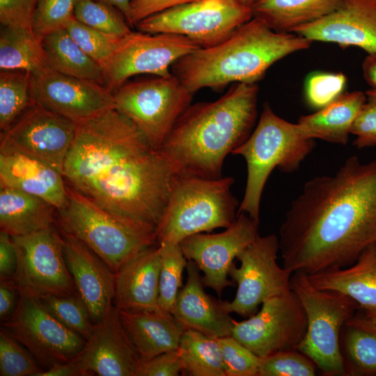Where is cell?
<instances>
[{"label": "cell", "mask_w": 376, "mask_h": 376, "mask_svg": "<svg viewBox=\"0 0 376 376\" xmlns=\"http://www.w3.org/2000/svg\"><path fill=\"white\" fill-rule=\"evenodd\" d=\"M76 0H39L35 8L31 29L42 41L47 35L64 29L75 17Z\"/></svg>", "instance_id": "ab89813d"}, {"label": "cell", "mask_w": 376, "mask_h": 376, "mask_svg": "<svg viewBox=\"0 0 376 376\" xmlns=\"http://www.w3.org/2000/svg\"><path fill=\"white\" fill-rule=\"evenodd\" d=\"M158 245L161 253L158 306L159 310L171 313L182 285V274L188 260L180 244Z\"/></svg>", "instance_id": "e575fe53"}, {"label": "cell", "mask_w": 376, "mask_h": 376, "mask_svg": "<svg viewBox=\"0 0 376 376\" xmlns=\"http://www.w3.org/2000/svg\"><path fill=\"white\" fill-rule=\"evenodd\" d=\"M360 314L370 324L376 327V309L359 308Z\"/></svg>", "instance_id": "f5cc1de1"}, {"label": "cell", "mask_w": 376, "mask_h": 376, "mask_svg": "<svg viewBox=\"0 0 376 376\" xmlns=\"http://www.w3.org/2000/svg\"><path fill=\"white\" fill-rule=\"evenodd\" d=\"M199 48L183 36L131 31L102 67L103 86L113 93L134 75L169 77L175 61Z\"/></svg>", "instance_id": "7c38bea8"}, {"label": "cell", "mask_w": 376, "mask_h": 376, "mask_svg": "<svg viewBox=\"0 0 376 376\" xmlns=\"http://www.w3.org/2000/svg\"><path fill=\"white\" fill-rule=\"evenodd\" d=\"M312 42H331L343 48L356 47L376 52V0H343L330 15L295 29Z\"/></svg>", "instance_id": "ffe728a7"}, {"label": "cell", "mask_w": 376, "mask_h": 376, "mask_svg": "<svg viewBox=\"0 0 376 376\" xmlns=\"http://www.w3.org/2000/svg\"><path fill=\"white\" fill-rule=\"evenodd\" d=\"M46 309L65 327L88 340L96 324L77 293L68 295H47L40 299Z\"/></svg>", "instance_id": "d590c367"}, {"label": "cell", "mask_w": 376, "mask_h": 376, "mask_svg": "<svg viewBox=\"0 0 376 376\" xmlns=\"http://www.w3.org/2000/svg\"><path fill=\"white\" fill-rule=\"evenodd\" d=\"M0 187L40 198L57 210L66 203L68 187L59 171L38 159L19 153H0Z\"/></svg>", "instance_id": "603a6c76"}, {"label": "cell", "mask_w": 376, "mask_h": 376, "mask_svg": "<svg viewBox=\"0 0 376 376\" xmlns=\"http://www.w3.org/2000/svg\"><path fill=\"white\" fill-rule=\"evenodd\" d=\"M74 15L79 22L112 36L123 37L132 31L112 6L100 1L76 0Z\"/></svg>", "instance_id": "8d00e7d4"}, {"label": "cell", "mask_w": 376, "mask_h": 376, "mask_svg": "<svg viewBox=\"0 0 376 376\" xmlns=\"http://www.w3.org/2000/svg\"><path fill=\"white\" fill-rule=\"evenodd\" d=\"M362 74L370 88L376 89V52L367 54L362 65Z\"/></svg>", "instance_id": "f907efd6"}, {"label": "cell", "mask_w": 376, "mask_h": 376, "mask_svg": "<svg viewBox=\"0 0 376 376\" xmlns=\"http://www.w3.org/2000/svg\"><path fill=\"white\" fill-rule=\"evenodd\" d=\"M123 325L141 361L178 348L184 328L162 310H119Z\"/></svg>", "instance_id": "d4e9b609"}, {"label": "cell", "mask_w": 376, "mask_h": 376, "mask_svg": "<svg viewBox=\"0 0 376 376\" xmlns=\"http://www.w3.org/2000/svg\"><path fill=\"white\" fill-rule=\"evenodd\" d=\"M112 6L116 7L123 15L125 20L130 25V2L131 0H100Z\"/></svg>", "instance_id": "816d5d0a"}, {"label": "cell", "mask_w": 376, "mask_h": 376, "mask_svg": "<svg viewBox=\"0 0 376 376\" xmlns=\"http://www.w3.org/2000/svg\"><path fill=\"white\" fill-rule=\"evenodd\" d=\"M160 248L143 251L116 274L113 306L123 311L157 310Z\"/></svg>", "instance_id": "cb8c5ba5"}, {"label": "cell", "mask_w": 376, "mask_h": 376, "mask_svg": "<svg viewBox=\"0 0 376 376\" xmlns=\"http://www.w3.org/2000/svg\"><path fill=\"white\" fill-rule=\"evenodd\" d=\"M115 109L159 149L194 93L173 75L126 82L113 93Z\"/></svg>", "instance_id": "9c48e42d"}, {"label": "cell", "mask_w": 376, "mask_h": 376, "mask_svg": "<svg viewBox=\"0 0 376 376\" xmlns=\"http://www.w3.org/2000/svg\"><path fill=\"white\" fill-rule=\"evenodd\" d=\"M365 93L366 102L351 129V134L356 137L353 145L357 149L376 146V89Z\"/></svg>", "instance_id": "ee69618b"}, {"label": "cell", "mask_w": 376, "mask_h": 376, "mask_svg": "<svg viewBox=\"0 0 376 376\" xmlns=\"http://www.w3.org/2000/svg\"><path fill=\"white\" fill-rule=\"evenodd\" d=\"M183 373L178 348L141 361L136 376H178Z\"/></svg>", "instance_id": "f6af8a7d"}, {"label": "cell", "mask_w": 376, "mask_h": 376, "mask_svg": "<svg viewBox=\"0 0 376 376\" xmlns=\"http://www.w3.org/2000/svg\"><path fill=\"white\" fill-rule=\"evenodd\" d=\"M314 146V139L306 137L297 123L279 116L265 104L254 130L232 152L242 156L247 166L244 194L237 214L245 213L260 222L262 194L272 171L275 168L284 173L295 171Z\"/></svg>", "instance_id": "5b68a950"}, {"label": "cell", "mask_w": 376, "mask_h": 376, "mask_svg": "<svg viewBox=\"0 0 376 376\" xmlns=\"http://www.w3.org/2000/svg\"><path fill=\"white\" fill-rule=\"evenodd\" d=\"M279 240L274 234L258 236L237 257L240 266L233 263L229 276L237 284L232 301H220L227 313L250 317L266 299L292 290V273L277 262Z\"/></svg>", "instance_id": "8fae6325"}, {"label": "cell", "mask_w": 376, "mask_h": 376, "mask_svg": "<svg viewBox=\"0 0 376 376\" xmlns=\"http://www.w3.org/2000/svg\"><path fill=\"white\" fill-rule=\"evenodd\" d=\"M45 370L31 353L1 328L0 331V375L41 376Z\"/></svg>", "instance_id": "f35d334b"}, {"label": "cell", "mask_w": 376, "mask_h": 376, "mask_svg": "<svg viewBox=\"0 0 376 376\" xmlns=\"http://www.w3.org/2000/svg\"><path fill=\"white\" fill-rule=\"evenodd\" d=\"M32 97L34 104L77 123L115 108L113 93L103 85L50 67L32 75Z\"/></svg>", "instance_id": "ac0fdd59"}, {"label": "cell", "mask_w": 376, "mask_h": 376, "mask_svg": "<svg viewBox=\"0 0 376 376\" xmlns=\"http://www.w3.org/2000/svg\"><path fill=\"white\" fill-rule=\"evenodd\" d=\"M183 373L191 376H226L217 338L185 329L178 347Z\"/></svg>", "instance_id": "d6a6232c"}, {"label": "cell", "mask_w": 376, "mask_h": 376, "mask_svg": "<svg viewBox=\"0 0 376 376\" xmlns=\"http://www.w3.org/2000/svg\"><path fill=\"white\" fill-rule=\"evenodd\" d=\"M187 281L179 292L171 314L184 329H193L213 338L231 336L233 320L203 289L197 265L188 260Z\"/></svg>", "instance_id": "7402d4cb"}, {"label": "cell", "mask_w": 376, "mask_h": 376, "mask_svg": "<svg viewBox=\"0 0 376 376\" xmlns=\"http://www.w3.org/2000/svg\"><path fill=\"white\" fill-rule=\"evenodd\" d=\"M39 0H0L3 26L31 28L33 14Z\"/></svg>", "instance_id": "bcb514c9"}, {"label": "cell", "mask_w": 376, "mask_h": 376, "mask_svg": "<svg viewBox=\"0 0 376 376\" xmlns=\"http://www.w3.org/2000/svg\"><path fill=\"white\" fill-rule=\"evenodd\" d=\"M63 175L104 210L156 228L176 177L159 150L115 108L78 122Z\"/></svg>", "instance_id": "6da1fadb"}, {"label": "cell", "mask_w": 376, "mask_h": 376, "mask_svg": "<svg viewBox=\"0 0 376 376\" xmlns=\"http://www.w3.org/2000/svg\"><path fill=\"white\" fill-rule=\"evenodd\" d=\"M68 187L57 210L62 230L74 236L114 272L157 243V228L116 216Z\"/></svg>", "instance_id": "8992f818"}, {"label": "cell", "mask_w": 376, "mask_h": 376, "mask_svg": "<svg viewBox=\"0 0 376 376\" xmlns=\"http://www.w3.org/2000/svg\"><path fill=\"white\" fill-rule=\"evenodd\" d=\"M340 347L346 375L376 374V327L360 313L343 327Z\"/></svg>", "instance_id": "1f68e13d"}, {"label": "cell", "mask_w": 376, "mask_h": 376, "mask_svg": "<svg viewBox=\"0 0 376 376\" xmlns=\"http://www.w3.org/2000/svg\"><path fill=\"white\" fill-rule=\"evenodd\" d=\"M233 182V177L176 176L157 228V244H177L191 235L230 226L240 205L230 190Z\"/></svg>", "instance_id": "52a82bcc"}, {"label": "cell", "mask_w": 376, "mask_h": 376, "mask_svg": "<svg viewBox=\"0 0 376 376\" xmlns=\"http://www.w3.org/2000/svg\"><path fill=\"white\" fill-rule=\"evenodd\" d=\"M283 267L308 275L354 264L376 244V159L353 155L306 182L279 230Z\"/></svg>", "instance_id": "7a4b0ae2"}, {"label": "cell", "mask_w": 376, "mask_h": 376, "mask_svg": "<svg viewBox=\"0 0 376 376\" xmlns=\"http://www.w3.org/2000/svg\"><path fill=\"white\" fill-rule=\"evenodd\" d=\"M1 328L23 345L45 370L72 359L86 342L54 318L40 299L22 294Z\"/></svg>", "instance_id": "5bb4252c"}, {"label": "cell", "mask_w": 376, "mask_h": 376, "mask_svg": "<svg viewBox=\"0 0 376 376\" xmlns=\"http://www.w3.org/2000/svg\"><path fill=\"white\" fill-rule=\"evenodd\" d=\"M252 17L251 6L236 0H197L152 15L135 26L141 32L178 34L209 47Z\"/></svg>", "instance_id": "30bf717a"}, {"label": "cell", "mask_w": 376, "mask_h": 376, "mask_svg": "<svg viewBox=\"0 0 376 376\" xmlns=\"http://www.w3.org/2000/svg\"><path fill=\"white\" fill-rule=\"evenodd\" d=\"M19 292L12 279L0 280V319L7 320L15 311Z\"/></svg>", "instance_id": "681fc988"}, {"label": "cell", "mask_w": 376, "mask_h": 376, "mask_svg": "<svg viewBox=\"0 0 376 376\" xmlns=\"http://www.w3.org/2000/svg\"><path fill=\"white\" fill-rule=\"evenodd\" d=\"M343 0H257L251 6L253 17L280 32L316 22L334 12Z\"/></svg>", "instance_id": "f1b7e54d"}, {"label": "cell", "mask_w": 376, "mask_h": 376, "mask_svg": "<svg viewBox=\"0 0 376 376\" xmlns=\"http://www.w3.org/2000/svg\"><path fill=\"white\" fill-rule=\"evenodd\" d=\"M49 68L42 41L31 28L3 26L0 34L1 70L36 74Z\"/></svg>", "instance_id": "4dcf8cb0"}, {"label": "cell", "mask_w": 376, "mask_h": 376, "mask_svg": "<svg viewBox=\"0 0 376 376\" xmlns=\"http://www.w3.org/2000/svg\"><path fill=\"white\" fill-rule=\"evenodd\" d=\"M243 4L251 6L257 0H236Z\"/></svg>", "instance_id": "db71d44e"}, {"label": "cell", "mask_w": 376, "mask_h": 376, "mask_svg": "<svg viewBox=\"0 0 376 376\" xmlns=\"http://www.w3.org/2000/svg\"><path fill=\"white\" fill-rule=\"evenodd\" d=\"M226 376H258L263 359L232 336L217 338Z\"/></svg>", "instance_id": "7bdbcfd3"}, {"label": "cell", "mask_w": 376, "mask_h": 376, "mask_svg": "<svg viewBox=\"0 0 376 376\" xmlns=\"http://www.w3.org/2000/svg\"><path fill=\"white\" fill-rule=\"evenodd\" d=\"M317 366L297 350H287L263 358L258 376H313Z\"/></svg>", "instance_id": "60d3db41"}, {"label": "cell", "mask_w": 376, "mask_h": 376, "mask_svg": "<svg viewBox=\"0 0 376 376\" xmlns=\"http://www.w3.org/2000/svg\"><path fill=\"white\" fill-rule=\"evenodd\" d=\"M64 29L81 49L102 68L124 37L100 31L79 22L75 17L70 19Z\"/></svg>", "instance_id": "74e56055"}, {"label": "cell", "mask_w": 376, "mask_h": 376, "mask_svg": "<svg viewBox=\"0 0 376 376\" xmlns=\"http://www.w3.org/2000/svg\"><path fill=\"white\" fill-rule=\"evenodd\" d=\"M78 123L33 104L1 132L0 153H19L42 161L63 174Z\"/></svg>", "instance_id": "2e32d148"}, {"label": "cell", "mask_w": 376, "mask_h": 376, "mask_svg": "<svg viewBox=\"0 0 376 376\" xmlns=\"http://www.w3.org/2000/svg\"><path fill=\"white\" fill-rule=\"evenodd\" d=\"M57 209L20 190L0 187V228L10 236L29 235L53 226Z\"/></svg>", "instance_id": "83f0119b"}, {"label": "cell", "mask_w": 376, "mask_h": 376, "mask_svg": "<svg viewBox=\"0 0 376 376\" xmlns=\"http://www.w3.org/2000/svg\"><path fill=\"white\" fill-rule=\"evenodd\" d=\"M308 276L319 289L343 293L354 300L359 308L376 309V244L367 247L349 267Z\"/></svg>", "instance_id": "484cf974"}, {"label": "cell", "mask_w": 376, "mask_h": 376, "mask_svg": "<svg viewBox=\"0 0 376 376\" xmlns=\"http://www.w3.org/2000/svg\"><path fill=\"white\" fill-rule=\"evenodd\" d=\"M17 267V254L12 237L0 232V280L12 279Z\"/></svg>", "instance_id": "c3c4849f"}, {"label": "cell", "mask_w": 376, "mask_h": 376, "mask_svg": "<svg viewBox=\"0 0 376 376\" xmlns=\"http://www.w3.org/2000/svg\"><path fill=\"white\" fill-rule=\"evenodd\" d=\"M290 283L307 318L306 332L297 350L311 359L323 375H346L340 333L359 308L358 304L340 292L316 288L304 272L292 273Z\"/></svg>", "instance_id": "ba28073f"}, {"label": "cell", "mask_w": 376, "mask_h": 376, "mask_svg": "<svg viewBox=\"0 0 376 376\" xmlns=\"http://www.w3.org/2000/svg\"><path fill=\"white\" fill-rule=\"evenodd\" d=\"M75 376H136L141 357L114 306L70 361Z\"/></svg>", "instance_id": "d6986e66"}, {"label": "cell", "mask_w": 376, "mask_h": 376, "mask_svg": "<svg viewBox=\"0 0 376 376\" xmlns=\"http://www.w3.org/2000/svg\"><path fill=\"white\" fill-rule=\"evenodd\" d=\"M347 77L342 72H315L305 81L304 94L306 103L320 109L345 92Z\"/></svg>", "instance_id": "b9f144b4"}, {"label": "cell", "mask_w": 376, "mask_h": 376, "mask_svg": "<svg viewBox=\"0 0 376 376\" xmlns=\"http://www.w3.org/2000/svg\"><path fill=\"white\" fill-rule=\"evenodd\" d=\"M366 100V93L361 91H345L316 112L301 116L297 124L308 139L346 145Z\"/></svg>", "instance_id": "4316f807"}, {"label": "cell", "mask_w": 376, "mask_h": 376, "mask_svg": "<svg viewBox=\"0 0 376 376\" xmlns=\"http://www.w3.org/2000/svg\"><path fill=\"white\" fill-rule=\"evenodd\" d=\"M197 0H131L130 25L166 10Z\"/></svg>", "instance_id": "7dc6e473"}, {"label": "cell", "mask_w": 376, "mask_h": 376, "mask_svg": "<svg viewBox=\"0 0 376 376\" xmlns=\"http://www.w3.org/2000/svg\"><path fill=\"white\" fill-rule=\"evenodd\" d=\"M258 86L235 83L213 102L190 104L158 149L175 176L222 177L226 157L249 136Z\"/></svg>", "instance_id": "3957f363"}, {"label": "cell", "mask_w": 376, "mask_h": 376, "mask_svg": "<svg viewBox=\"0 0 376 376\" xmlns=\"http://www.w3.org/2000/svg\"><path fill=\"white\" fill-rule=\"evenodd\" d=\"M33 104L32 75L21 70H1V132L9 129Z\"/></svg>", "instance_id": "836d02e7"}, {"label": "cell", "mask_w": 376, "mask_h": 376, "mask_svg": "<svg viewBox=\"0 0 376 376\" xmlns=\"http://www.w3.org/2000/svg\"><path fill=\"white\" fill-rule=\"evenodd\" d=\"M42 44L52 69L103 85L101 65L81 49L65 29L46 36L42 40Z\"/></svg>", "instance_id": "f546056e"}, {"label": "cell", "mask_w": 376, "mask_h": 376, "mask_svg": "<svg viewBox=\"0 0 376 376\" xmlns=\"http://www.w3.org/2000/svg\"><path fill=\"white\" fill-rule=\"evenodd\" d=\"M63 250L77 294L97 324L113 306L116 274L86 245L62 230Z\"/></svg>", "instance_id": "44dd1931"}, {"label": "cell", "mask_w": 376, "mask_h": 376, "mask_svg": "<svg viewBox=\"0 0 376 376\" xmlns=\"http://www.w3.org/2000/svg\"><path fill=\"white\" fill-rule=\"evenodd\" d=\"M311 43L295 33L275 31L253 17L224 41L178 59L171 72L192 93L230 83L256 84L274 63Z\"/></svg>", "instance_id": "277c9868"}, {"label": "cell", "mask_w": 376, "mask_h": 376, "mask_svg": "<svg viewBox=\"0 0 376 376\" xmlns=\"http://www.w3.org/2000/svg\"><path fill=\"white\" fill-rule=\"evenodd\" d=\"M258 225L248 214L240 213L224 231L195 234L180 243L187 260L193 261L203 273V285L219 297L224 288L233 285L228 276L234 259L259 236Z\"/></svg>", "instance_id": "e0dca14e"}, {"label": "cell", "mask_w": 376, "mask_h": 376, "mask_svg": "<svg viewBox=\"0 0 376 376\" xmlns=\"http://www.w3.org/2000/svg\"><path fill=\"white\" fill-rule=\"evenodd\" d=\"M249 319L233 320L231 336L263 359L277 352L297 350L307 329L302 304L291 290L266 299Z\"/></svg>", "instance_id": "9a60e30c"}, {"label": "cell", "mask_w": 376, "mask_h": 376, "mask_svg": "<svg viewBox=\"0 0 376 376\" xmlns=\"http://www.w3.org/2000/svg\"><path fill=\"white\" fill-rule=\"evenodd\" d=\"M12 238L17 254L12 281L19 294L40 299L77 293L65 260L62 235L53 226Z\"/></svg>", "instance_id": "4fadbf2b"}]
</instances>
